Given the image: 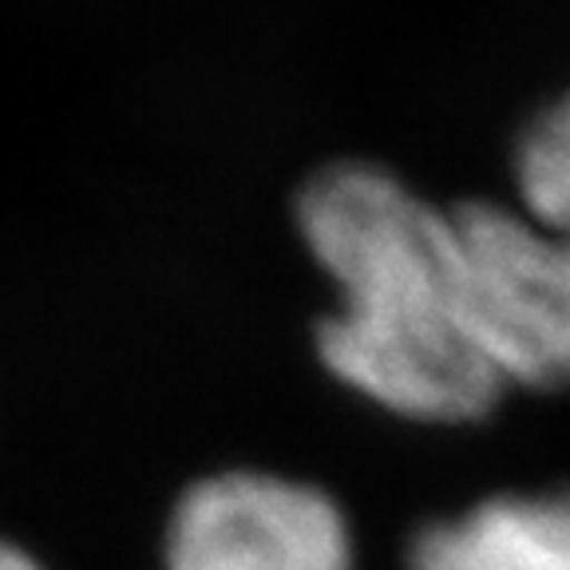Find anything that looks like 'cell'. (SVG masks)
Wrapping results in <instances>:
<instances>
[{"label": "cell", "instance_id": "5", "mask_svg": "<svg viewBox=\"0 0 570 570\" xmlns=\"http://www.w3.org/2000/svg\"><path fill=\"white\" fill-rule=\"evenodd\" d=\"M515 187L531 223L570 230V91L519 131Z\"/></svg>", "mask_w": 570, "mask_h": 570}, {"label": "cell", "instance_id": "6", "mask_svg": "<svg viewBox=\"0 0 570 570\" xmlns=\"http://www.w3.org/2000/svg\"><path fill=\"white\" fill-rule=\"evenodd\" d=\"M0 570H40V567H36L24 551H17V547H9V543H0Z\"/></svg>", "mask_w": 570, "mask_h": 570}, {"label": "cell", "instance_id": "1", "mask_svg": "<svg viewBox=\"0 0 570 570\" xmlns=\"http://www.w3.org/2000/svg\"><path fill=\"white\" fill-rule=\"evenodd\" d=\"M297 226L341 294L317 333L341 381L416 420H475L495 404L503 381L468 317L452 210L376 163H330L297 190Z\"/></svg>", "mask_w": 570, "mask_h": 570}, {"label": "cell", "instance_id": "2", "mask_svg": "<svg viewBox=\"0 0 570 570\" xmlns=\"http://www.w3.org/2000/svg\"><path fill=\"white\" fill-rule=\"evenodd\" d=\"M468 317L499 381L570 384V230L499 203L452 206Z\"/></svg>", "mask_w": 570, "mask_h": 570}, {"label": "cell", "instance_id": "3", "mask_svg": "<svg viewBox=\"0 0 570 570\" xmlns=\"http://www.w3.org/2000/svg\"><path fill=\"white\" fill-rule=\"evenodd\" d=\"M170 570H348L341 511L274 475H218L190 491L167 539Z\"/></svg>", "mask_w": 570, "mask_h": 570}, {"label": "cell", "instance_id": "4", "mask_svg": "<svg viewBox=\"0 0 570 570\" xmlns=\"http://www.w3.org/2000/svg\"><path fill=\"white\" fill-rule=\"evenodd\" d=\"M409 570H570V491L499 495L428 527Z\"/></svg>", "mask_w": 570, "mask_h": 570}]
</instances>
